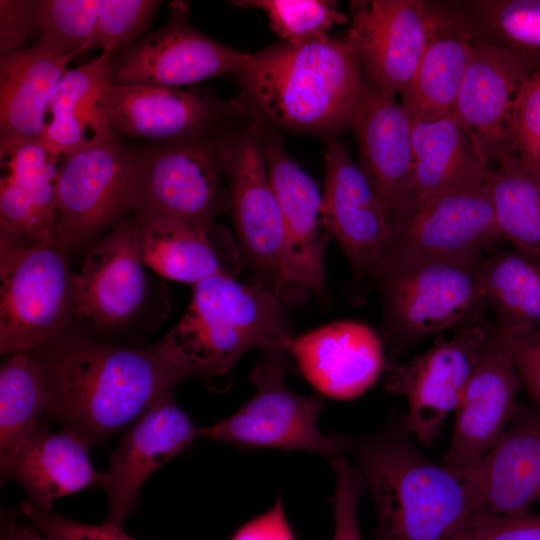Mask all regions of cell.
<instances>
[{
	"instance_id": "6da1fadb",
	"label": "cell",
	"mask_w": 540,
	"mask_h": 540,
	"mask_svg": "<svg viewBox=\"0 0 540 540\" xmlns=\"http://www.w3.org/2000/svg\"><path fill=\"white\" fill-rule=\"evenodd\" d=\"M38 364L48 393L45 414L89 447L130 426L194 377L165 337L137 349L78 341Z\"/></svg>"
},
{
	"instance_id": "7a4b0ae2",
	"label": "cell",
	"mask_w": 540,
	"mask_h": 540,
	"mask_svg": "<svg viewBox=\"0 0 540 540\" xmlns=\"http://www.w3.org/2000/svg\"><path fill=\"white\" fill-rule=\"evenodd\" d=\"M400 425L340 434L373 498L376 540H454L474 520L463 476L426 458Z\"/></svg>"
},
{
	"instance_id": "3957f363",
	"label": "cell",
	"mask_w": 540,
	"mask_h": 540,
	"mask_svg": "<svg viewBox=\"0 0 540 540\" xmlns=\"http://www.w3.org/2000/svg\"><path fill=\"white\" fill-rule=\"evenodd\" d=\"M261 120L334 139L350 129L365 78L345 39L272 45L236 74Z\"/></svg>"
},
{
	"instance_id": "277c9868",
	"label": "cell",
	"mask_w": 540,
	"mask_h": 540,
	"mask_svg": "<svg viewBox=\"0 0 540 540\" xmlns=\"http://www.w3.org/2000/svg\"><path fill=\"white\" fill-rule=\"evenodd\" d=\"M165 338L193 376L206 377L227 373L253 348L289 351L293 336L277 295L216 275L193 285L185 314Z\"/></svg>"
},
{
	"instance_id": "5b68a950",
	"label": "cell",
	"mask_w": 540,
	"mask_h": 540,
	"mask_svg": "<svg viewBox=\"0 0 540 540\" xmlns=\"http://www.w3.org/2000/svg\"><path fill=\"white\" fill-rule=\"evenodd\" d=\"M482 260V254L383 259L373 277L383 300L386 344L399 352L481 317Z\"/></svg>"
},
{
	"instance_id": "8992f818",
	"label": "cell",
	"mask_w": 540,
	"mask_h": 540,
	"mask_svg": "<svg viewBox=\"0 0 540 540\" xmlns=\"http://www.w3.org/2000/svg\"><path fill=\"white\" fill-rule=\"evenodd\" d=\"M66 247L0 238V351L28 352L58 333L74 308Z\"/></svg>"
},
{
	"instance_id": "52a82bcc",
	"label": "cell",
	"mask_w": 540,
	"mask_h": 540,
	"mask_svg": "<svg viewBox=\"0 0 540 540\" xmlns=\"http://www.w3.org/2000/svg\"><path fill=\"white\" fill-rule=\"evenodd\" d=\"M287 352L264 350L251 374L253 397L227 418L199 428L200 438L242 447L308 451L329 459L342 453L340 434L324 435L318 428L323 402L287 386Z\"/></svg>"
},
{
	"instance_id": "ba28073f",
	"label": "cell",
	"mask_w": 540,
	"mask_h": 540,
	"mask_svg": "<svg viewBox=\"0 0 540 540\" xmlns=\"http://www.w3.org/2000/svg\"><path fill=\"white\" fill-rule=\"evenodd\" d=\"M228 204L243 261L254 283L280 296L283 221L268 173L260 121L219 145Z\"/></svg>"
},
{
	"instance_id": "9c48e42d",
	"label": "cell",
	"mask_w": 540,
	"mask_h": 540,
	"mask_svg": "<svg viewBox=\"0 0 540 540\" xmlns=\"http://www.w3.org/2000/svg\"><path fill=\"white\" fill-rule=\"evenodd\" d=\"M482 317L457 327L451 337L388 371L385 389L404 396L408 403L399 425L422 444L431 445L439 437L495 329Z\"/></svg>"
},
{
	"instance_id": "30bf717a",
	"label": "cell",
	"mask_w": 540,
	"mask_h": 540,
	"mask_svg": "<svg viewBox=\"0 0 540 540\" xmlns=\"http://www.w3.org/2000/svg\"><path fill=\"white\" fill-rule=\"evenodd\" d=\"M137 155L111 134L62 157L57 184L55 240L65 247L94 236L133 210Z\"/></svg>"
},
{
	"instance_id": "8fae6325",
	"label": "cell",
	"mask_w": 540,
	"mask_h": 540,
	"mask_svg": "<svg viewBox=\"0 0 540 540\" xmlns=\"http://www.w3.org/2000/svg\"><path fill=\"white\" fill-rule=\"evenodd\" d=\"M502 239L485 182L411 198L391 220L382 260L482 254Z\"/></svg>"
},
{
	"instance_id": "7c38bea8",
	"label": "cell",
	"mask_w": 540,
	"mask_h": 540,
	"mask_svg": "<svg viewBox=\"0 0 540 540\" xmlns=\"http://www.w3.org/2000/svg\"><path fill=\"white\" fill-rule=\"evenodd\" d=\"M222 173L219 147L196 139L137 155L133 210L212 225L225 200Z\"/></svg>"
},
{
	"instance_id": "4fadbf2b",
	"label": "cell",
	"mask_w": 540,
	"mask_h": 540,
	"mask_svg": "<svg viewBox=\"0 0 540 540\" xmlns=\"http://www.w3.org/2000/svg\"><path fill=\"white\" fill-rule=\"evenodd\" d=\"M260 126L268 173L283 221V286L291 283L324 295V255L332 235L323 195L313 178L287 154L281 138L261 121Z\"/></svg>"
},
{
	"instance_id": "5bb4252c",
	"label": "cell",
	"mask_w": 540,
	"mask_h": 540,
	"mask_svg": "<svg viewBox=\"0 0 540 540\" xmlns=\"http://www.w3.org/2000/svg\"><path fill=\"white\" fill-rule=\"evenodd\" d=\"M521 386L511 336L495 327L455 410L451 443L442 465L463 477L472 470L506 429Z\"/></svg>"
},
{
	"instance_id": "9a60e30c",
	"label": "cell",
	"mask_w": 540,
	"mask_h": 540,
	"mask_svg": "<svg viewBox=\"0 0 540 540\" xmlns=\"http://www.w3.org/2000/svg\"><path fill=\"white\" fill-rule=\"evenodd\" d=\"M346 42L364 78L383 91L402 94L422 57L429 30L424 0L350 2Z\"/></svg>"
},
{
	"instance_id": "2e32d148",
	"label": "cell",
	"mask_w": 540,
	"mask_h": 540,
	"mask_svg": "<svg viewBox=\"0 0 540 540\" xmlns=\"http://www.w3.org/2000/svg\"><path fill=\"white\" fill-rule=\"evenodd\" d=\"M533 72L513 54L473 40L451 115L481 158L491 166L515 155L512 138L515 103Z\"/></svg>"
},
{
	"instance_id": "e0dca14e",
	"label": "cell",
	"mask_w": 540,
	"mask_h": 540,
	"mask_svg": "<svg viewBox=\"0 0 540 540\" xmlns=\"http://www.w3.org/2000/svg\"><path fill=\"white\" fill-rule=\"evenodd\" d=\"M322 195L331 235L354 277H373L389 244L391 222L347 146L334 139L326 146Z\"/></svg>"
},
{
	"instance_id": "ac0fdd59",
	"label": "cell",
	"mask_w": 540,
	"mask_h": 540,
	"mask_svg": "<svg viewBox=\"0 0 540 540\" xmlns=\"http://www.w3.org/2000/svg\"><path fill=\"white\" fill-rule=\"evenodd\" d=\"M464 479L473 521L529 511L540 501V410L518 403L499 440Z\"/></svg>"
},
{
	"instance_id": "d6986e66",
	"label": "cell",
	"mask_w": 540,
	"mask_h": 540,
	"mask_svg": "<svg viewBox=\"0 0 540 540\" xmlns=\"http://www.w3.org/2000/svg\"><path fill=\"white\" fill-rule=\"evenodd\" d=\"M200 438L173 393L137 418L111 454L103 487L108 499L106 522L121 527L136 507L144 482Z\"/></svg>"
},
{
	"instance_id": "ffe728a7",
	"label": "cell",
	"mask_w": 540,
	"mask_h": 540,
	"mask_svg": "<svg viewBox=\"0 0 540 540\" xmlns=\"http://www.w3.org/2000/svg\"><path fill=\"white\" fill-rule=\"evenodd\" d=\"M251 53L222 45L190 27L181 17L123 52L112 63V82L174 88L237 74Z\"/></svg>"
},
{
	"instance_id": "44dd1931",
	"label": "cell",
	"mask_w": 540,
	"mask_h": 540,
	"mask_svg": "<svg viewBox=\"0 0 540 540\" xmlns=\"http://www.w3.org/2000/svg\"><path fill=\"white\" fill-rule=\"evenodd\" d=\"M350 129L358 143V164L391 222L413 194L411 119L395 95L365 79Z\"/></svg>"
},
{
	"instance_id": "7402d4cb",
	"label": "cell",
	"mask_w": 540,
	"mask_h": 540,
	"mask_svg": "<svg viewBox=\"0 0 540 540\" xmlns=\"http://www.w3.org/2000/svg\"><path fill=\"white\" fill-rule=\"evenodd\" d=\"M106 106L113 132L169 144L196 139L242 108L191 91L114 82Z\"/></svg>"
},
{
	"instance_id": "603a6c76",
	"label": "cell",
	"mask_w": 540,
	"mask_h": 540,
	"mask_svg": "<svg viewBox=\"0 0 540 540\" xmlns=\"http://www.w3.org/2000/svg\"><path fill=\"white\" fill-rule=\"evenodd\" d=\"M1 236L26 243L55 240L59 155L41 139H0Z\"/></svg>"
},
{
	"instance_id": "cb8c5ba5",
	"label": "cell",
	"mask_w": 540,
	"mask_h": 540,
	"mask_svg": "<svg viewBox=\"0 0 540 540\" xmlns=\"http://www.w3.org/2000/svg\"><path fill=\"white\" fill-rule=\"evenodd\" d=\"M136 225L119 222L86 255L74 275L75 314L107 329L131 318L146 294Z\"/></svg>"
},
{
	"instance_id": "d4e9b609",
	"label": "cell",
	"mask_w": 540,
	"mask_h": 540,
	"mask_svg": "<svg viewBox=\"0 0 540 540\" xmlns=\"http://www.w3.org/2000/svg\"><path fill=\"white\" fill-rule=\"evenodd\" d=\"M289 352L313 387L341 400L363 394L385 366L379 336L369 326L354 321L333 322L293 337Z\"/></svg>"
},
{
	"instance_id": "484cf974",
	"label": "cell",
	"mask_w": 540,
	"mask_h": 540,
	"mask_svg": "<svg viewBox=\"0 0 540 540\" xmlns=\"http://www.w3.org/2000/svg\"><path fill=\"white\" fill-rule=\"evenodd\" d=\"M135 225L144 266L166 279L193 286L216 275L235 277L243 266L226 228L140 215Z\"/></svg>"
},
{
	"instance_id": "4316f807",
	"label": "cell",
	"mask_w": 540,
	"mask_h": 540,
	"mask_svg": "<svg viewBox=\"0 0 540 540\" xmlns=\"http://www.w3.org/2000/svg\"><path fill=\"white\" fill-rule=\"evenodd\" d=\"M429 30L400 105L412 121L451 115L471 55L473 36L454 1H427Z\"/></svg>"
},
{
	"instance_id": "83f0119b",
	"label": "cell",
	"mask_w": 540,
	"mask_h": 540,
	"mask_svg": "<svg viewBox=\"0 0 540 540\" xmlns=\"http://www.w3.org/2000/svg\"><path fill=\"white\" fill-rule=\"evenodd\" d=\"M89 448L71 432H51L40 422L16 448L1 456V471L26 489L34 505L49 510L55 499L103 487L105 474L94 469Z\"/></svg>"
},
{
	"instance_id": "f1b7e54d",
	"label": "cell",
	"mask_w": 540,
	"mask_h": 540,
	"mask_svg": "<svg viewBox=\"0 0 540 540\" xmlns=\"http://www.w3.org/2000/svg\"><path fill=\"white\" fill-rule=\"evenodd\" d=\"M111 73L110 53L67 70L49 102L40 138L49 150L63 157L113 134L106 106Z\"/></svg>"
},
{
	"instance_id": "f546056e",
	"label": "cell",
	"mask_w": 540,
	"mask_h": 540,
	"mask_svg": "<svg viewBox=\"0 0 540 540\" xmlns=\"http://www.w3.org/2000/svg\"><path fill=\"white\" fill-rule=\"evenodd\" d=\"M69 61L37 46L1 55L0 139L41 138L49 102Z\"/></svg>"
},
{
	"instance_id": "4dcf8cb0",
	"label": "cell",
	"mask_w": 540,
	"mask_h": 540,
	"mask_svg": "<svg viewBox=\"0 0 540 540\" xmlns=\"http://www.w3.org/2000/svg\"><path fill=\"white\" fill-rule=\"evenodd\" d=\"M412 198L449 192L488 181L492 166L478 154L452 115L412 121Z\"/></svg>"
},
{
	"instance_id": "1f68e13d",
	"label": "cell",
	"mask_w": 540,
	"mask_h": 540,
	"mask_svg": "<svg viewBox=\"0 0 540 540\" xmlns=\"http://www.w3.org/2000/svg\"><path fill=\"white\" fill-rule=\"evenodd\" d=\"M479 277L486 306L496 313V327L511 334L540 328V257L503 251L482 260Z\"/></svg>"
},
{
	"instance_id": "d6a6232c",
	"label": "cell",
	"mask_w": 540,
	"mask_h": 540,
	"mask_svg": "<svg viewBox=\"0 0 540 540\" xmlns=\"http://www.w3.org/2000/svg\"><path fill=\"white\" fill-rule=\"evenodd\" d=\"M473 40L540 68V0L454 1Z\"/></svg>"
},
{
	"instance_id": "836d02e7",
	"label": "cell",
	"mask_w": 540,
	"mask_h": 540,
	"mask_svg": "<svg viewBox=\"0 0 540 540\" xmlns=\"http://www.w3.org/2000/svg\"><path fill=\"white\" fill-rule=\"evenodd\" d=\"M487 184L502 238L540 257V177L512 155L496 164Z\"/></svg>"
},
{
	"instance_id": "e575fe53",
	"label": "cell",
	"mask_w": 540,
	"mask_h": 540,
	"mask_svg": "<svg viewBox=\"0 0 540 540\" xmlns=\"http://www.w3.org/2000/svg\"><path fill=\"white\" fill-rule=\"evenodd\" d=\"M48 393L42 370L28 352H15L0 370V454L16 448L40 423Z\"/></svg>"
},
{
	"instance_id": "d590c367",
	"label": "cell",
	"mask_w": 540,
	"mask_h": 540,
	"mask_svg": "<svg viewBox=\"0 0 540 540\" xmlns=\"http://www.w3.org/2000/svg\"><path fill=\"white\" fill-rule=\"evenodd\" d=\"M102 0L36 1V44L54 56L71 60L92 48Z\"/></svg>"
},
{
	"instance_id": "8d00e7d4",
	"label": "cell",
	"mask_w": 540,
	"mask_h": 540,
	"mask_svg": "<svg viewBox=\"0 0 540 540\" xmlns=\"http://www.w3.org/2000/svg\"><path fill=\"white\" fill-rule=\"evenodd\" d=\"M232 3L264 11L272 30L289 45L326 39L327 32L333 25L347 20L346 15L337 9L334 1L249 0Z\"/></svg>"
},
{
	"instance_id": "74e56055",
	"label": "cell",
	"mask_w": 540,
	"mask_h": 540,
	"mask_svg": "<svg viewBox=\"0 0 540 540\" xmlns=\"http://www.w3.org/2000/svg\"><path fill=\"white\" fill-rule=\"evenodd\" d=\"M159 4L151 0H102L92 47L111 54L146 28Z\"/></svg>"
},
{
	"instance_id": "f35d334b",
	"label": "cell",
	"mask_w": 540,
	"mask_h": 540,
	"mask_svg": "<svg viewBox=\"0 0 540 540\" xmlns=\"http://www.w3.org/2000/svg\"><path fill=\"white\" fill-rule=\"evenodd\" d=\"M512 138L515 155L540 177V68L524 84L515 103Z\"/></svg>"
},
{
	"instance_id": "ab89813d",
	"label": "cell",
	"mask_w": 540,
	"mask_h": 540,
	"mask_svg": "<svg viewBox=\"0 0 540 540\" xmlns=\"http://www.w3.org/2000/svg\"><path fill=\"white\" fill-rule=\"evenodd\" d=\"M329 460L335 481L332 540H362L358 506L365 490L363 478L345 453H339Z\"/></svg>"
},
{
	"instance_id": "60d3db41",
	"label": "cell",
	"mask_w": 540,
	"mask_h": 540,
	"mask_svg": "<svg viewBox=\"0 0 540 540\" xmlns=\"http://www.w3.org/2000/svg\"><path fill=\"white\" fill-rule=\"evenodd\" d=\"M21 511L27 521L48 540H136L123 532L121 527L107 522L101 525L75 522L33 503H24Z\"/></svg>"
},
{
	"instance_id": "b9f144b4",
	"label": "cell",
	"mask_w": 540,
	"mask_h": 540,
	"mask_svg": "<svg viewBox=\"0 0 540 540\" xmlns=\"http://www.w3.org/2000/svg\"><path fill=\"white\" fill-rule=\"evenodd\" d=\"M454 540H540V515L527 511L478 519Z\"/></svg>"
},
{
	"instance_id": "7bdbcfd3",
	"label": "cell",
	"mask_w": 540,
	"mask_h": 540,
	"mask_svg": "<svg viewBox=\"0 0 540 540\" xmlns=\"http://www.w3.org/2000/svg\"><path fill=\"white\" fill-rule=\"evenodd\" d=\"M512 352L521 385L540 410V328L511 334Z\"/></svg>"
},
{
	"instance_id": "ee69618b",
	"label": "cell",
	"mask_w": 540,
	"mask_h": 540,
	"mask_svg": "<svg viewBox=\"0 0 540 540\" xmlns=\"http://www.w3.org/2000/svg\"><path fill=\"white\" fill-rule=\"evenodd\" d=\"M36 25V1H0L1 54L19 50Z\"/></svg>"
},
{
	"instance_id": "f6af8a7d",
	"label": "cell",
	"mask_w": 540,
	"mask_h": 540,
	"mask_svg": "<svg viewBox=\"0 0 540 540\" xmlns=\"http://www.w3.org/2000/svg\"><path fill=\"white\" fill-rule=\"evenodd\" d=\"M231 540H295L280 498L267 512L241 526Z\"/></svg>"
},
{
	"instance_id": "bcb514c9",
	"label": "cell",
	"mask_w": 540,
	"mask_h": 540,
	"mask_svg": "<svg viewBox=\"0 0 540 540\" xmlns=\"http://www.w3.org/2000/svg\"><path fill=\"white\" fill-rule=\"evenodd\" d=\"M1 540H48L30 523L25 524L16 520L5 523Z\"/></svg>"
}]
</instances>
